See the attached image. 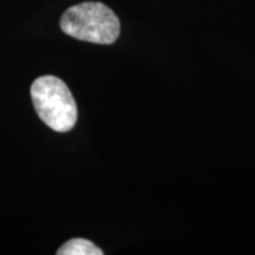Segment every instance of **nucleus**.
<instances>
[{
  "label": "nucleus",
  "instance_id": "obj_1",
  "mask_svg": "<svg viewBox=\"0 0 255 255\" xmlns=\"http://www.w3.org/2000/svg\"><path fill=\"white\" fill-rule=\"evenodd\" d=\"M64 34L94 44H114L121 34L115 11L101 1H84L65 10L60 18Z\"/></svg>",
  "mask_w": 255,
  "mask_h": 255
},
{
  "label": "nucleus",
  "instance_id": "obj_2",
  "mask_svg": "<svg viewBox=\"0 0 255 255\" xmlns=\"http://www.w3.org/2000/svg\"><path fill=\"white\" fill-rule=\"evenodd\" d=\"M30 97L38 118L55 132H70L78 118L77 102L68 85L55 75L36 78L30 87Z\"/></svg>",
  "mask_w": 255,
  "mask_h": 255
},
{
  "label": "nucleus",
  "instance_id": "obj_3",
  "mask_svg": "<svg viewBox=\"0 0 255 255\" xmlns=\"http://www.w3.org/2000/svg\"><path fill=\"white\" fill-rule=\"evenodd\" d=\"M57 255H102L104 251L87 238H71L57 250Z\"/></svg>",
  "mask_w": 255,
  "mask_h": 255
}]
</instances>
